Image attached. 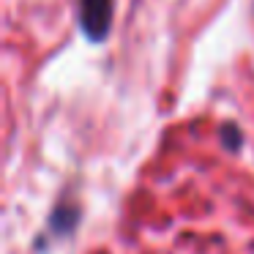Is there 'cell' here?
I'll use <instances>...</instances> for the list:
<instances>
[{
    "mask_svg": "<svg viewBox=\"0 0 254 254\" xmlns=\"http://www.w3.org/2000/svg\"><path fill=\"white\" fill-rule=\"evenodd\" d=\"M110 11L112 0H82L79 6V17H82V28L93 41H99L110 28Z\"/></svg>",
    "mask_w": 254,
    "mask_h": 254,
    "instance_id": "obj_1",
    "label": "cell"
}]
</instances>
